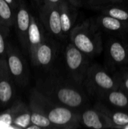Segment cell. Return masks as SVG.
Masks as SVG:
<instances>
[{"label": "cell", "mask_w": 128, "mask_h": 129, "mask_svg": "<svg viewBox=\"0 0 128 129\" xmlns=\"http://www.w3.org/2000/svg\"><path fill=\"white\" fill-rule=\"evenodd\" d=\"M80 87L72 79L69 81L59 76H51L38 89L53 101L78 111L88 102L87 95Z\"/></svg>", "instance_id": "cell-1"}, {"label": "cell", "mask_w": 128, "mask_h": 129, "mask_svg": "<svg viewBox=\"0 0 128 129\" xmlns=\"http://www.w3.org/2000/svg\"><path fill=\"white\" fill-rule=\"evenodd\" d=\"M31 94L39 102L48 118L56 128L75 129L81 125L78 111L53 101L38 88H33Z\"/></svg>", "instance_id": "cell-2"}, {"label": "cell", "mask_w": 128, "mask_h": 129, "mask_svg": "<svg viewBox=\"0 0 128 129\" xmlns=\"http://www.w3.org/2000/svg\"><path fill=\"white\" fill-rule=\"evenodd\" d=\"M70 42L88 57H94L103 50L102 34L96 31L90 21L78 24L69 33Z\"/></svg>", "instance_id": "cell-3"}, {"label": "cell", "mask_w": 128, "mask_h": 129, "mask_svg": "<svg viewBox=\"0 0 128 129\" xmlns=\"http://www.w3.org/2000/svg\"><path fill=\"white\" fill-rule=\"evenodd\" d=\"M84 84L90 94L98 95L99 98L109 91L119 88L117 79L97 64L90 66Z\"/></svg>", "instance_id": "cell-4"}, {"label": "cell", "mask_w": 128, "mask_h": 129, "mask_svg": "<svg viewBox=\"0 0 128 129\" xmlns=\"http://www.w3.org/2000/svg\"><path fill=\"white\" fill-rule=\"evenodd\" d=\"M64 56L71 79L81 86L84 83L90 67L88 56L71 42L66 47Z\"/></svg>", "instance_id": "cell-5"}, {"label": "cell", "mask_w": 128, "mask_h": 129, "mask_svg": "<svg viewBox=\"0 0 128 129\" xmlns=\"http://www.w3.org/2000/svg\"><path fill=\"white\" fill-rule=\"evenodd\" d=\"M6 61L13 79L20 86H24L28 82V73L24 59L12 45L8 48Z\"/></svg>", "instance_id": "cell-6"}, {"label": "cell", "mask_w": 128, "mask_h": 129, "mask_svg": "<svg viewBox=\"0 0 128 129\" xmlns=\"http://www.w3.org/2000/svg\"><path fill=\"white\" fill-rule=\"evenodd\" d=\"M40 19L46 29L52 36L62 38V29L59 5L43 3L40 8Z\"/></svg>", "instance_id": "cell-7"}, {"label": "cell", "mask_w": 128, "mask_h": 129, "mask_svg": "<svg viewBox=\"0 0 128 129\" xmlns=\"http://www.w3.org/2000/svg\"><path fill=\"white\" fill-rule=\"evenodd\" d=\"M15 89L13 78L10 73L6 59H2L0 67V103L5 106L14 98Z\"/></svg>", "instance_id": "cell-8"}, {"label": "cell", "mask_w": 128, "mask_h": 129, "mask_svg": "<svg viewBox=\"0 0 128 129\" xmlns=\"http://www.w3.org/2000/svg\"><path fill=\"white\" fill-rule=\"evenodd\" d=\"M31 14L24 3H20L17 6L15 17V26L19 40L26 50L28 49V31L31 21Z\"/></svg>", "instance_id": "cell-9"}, {"label": "cell", "mask_w": 128, "mask_h": 129, "mask_svg": "<svg viewBox=\"0 0 128 129\" xmlns=\"http://www.w3.org/2000/svg\"><path fill=\"white\" fill-rule=\"evenodd\" d=\"M46 39L44 28L41 23L33 15H31V21L28 31V49L27 51L30 56L32 63L34 61L36 51L38 46Z\"/></svg>", "instance_id": "cell-10"}, {"label": "cell", "mask_w": 128, "mask_h": 129, "mask_svg": "<svg viewBox=\"0 0 128 129\" xmlns=\"http://www.w3.org/2000/svg\"><path fill=\"white\" fill-rule=\"evenodd\" d=\"M9 109L12 115V123L14 129H26L32 123L29 105L20 101H17Z\"/></svg>", "instance_id": "cell-11"}, {"label": "cell", "mask_w": 128, "mask_h": 129, "mask_svg": "<svg viewBox=\"0 0 128 129\" xmlns=\"http://www.w3.org/2000/svg\"><path fill=\"white\" fill-rule=\"evenodd\" d=\"M80 116L81 125L85 127L97 129L111 128L109 123L103 113L94 107L85 109L80 113Z\"/></svg>", "instance_id": "cell-12"}, {"label": "cell", "mask_w": 128, "mask_h": 129, "mask_svg": "<svg viewBox=\"0 0 128 129\" xmlns=\"http://www.w3.org/2000/svg\"><path fill=\"white\" fill-rule=\"evenodd\" d=\"M56 54V48L54 44L48 39L45 41L38 46L34 61L32 63L35 66L39 67H48L53 62Z\"/></svg>", "instance_id": "cell-13"}, {"label": "cell", "mask_w": 128, "mask_h": 129, "mask_svg": "<svg viewBox=\"0 0 128 129\" xmlns=\"http://www.w3.org/2000/svg\"><path fill=\"white\" fill-rule=\"evenodd\" d=\"M29 107L31 112V122L32 124L38 125L41 128H56L48 118L39 102L32 94H30L29 97Z\"/></svg>", "instance_id": "cell-14"}, {"label": "cell", "mask_w": 128, "mask_h": 129, "mask_svg": "<svg viewBox=\"0 0 128 129\" xmlns=\"http://www.w3.org/2000/svg\"><path fill=\"white\" fill-rule=\"evenodd\" d=\"M107 53L115 64L121 65L128 62V45L120 40H110L107 45Z\"/></svg>", "instance_id": "cell-15"}, {"label": "cell", "mask_w": 128, "mask_h": 129, "mask_svg": "<svg viewBox=\"0 0 128 129\" xmlns=\"http://www.w3.org/2000/svg\"><path fill=\"white\" fill-rule=\"evenodd\" d=\"M72 7L74 6H72L67 0H65L59 5L63 37L69 36V33L75 26L74 24L76 14L74 12Z\"/></svg>", "instance_id": "cell-16"}, {"label": "cell", "mask_w": 128, "mask_h": 129, "mask_svg": "<svg viewBox=\"0 0 128 129\" xmlns=\"http://www.w3.org/2000/svg\"><path fill=\"white\" fill-rule=\"evenodd\" d=\"M94 107L103 113L109 123L111 128L120 129L121 126L128 123V113H127L112 111L101 102L97 103Z\"/></svg>", "instance_id": "cell-17"}, {"label": "cell", "mask_w": 128, "mask_h": 129, "mask_svg": "<svg viewBox=\"0 0 128 129\" xmlns=\"http://www.w3.org/2000/svg\"><path fill=\"white\" fill-rule=\"evenodd\" d=\"M112 106L120 109H128V94L118 88L109 91L100 97Z\"/></svg>", "instance_id": "cell-18"}, {"label": "cell", "mask_w": 128, "mask_h": 129, "mask_svg": "<svg viewBox=\"0 0 128 129\" xmlns=\"http://www.w3.org/2000/svg\"><path fill=\"white\" fill-rule=\"evenodd\" d=\"M99 25L109 32H123L128 29V22L122 21L113 17L103 14L97 19Z\"/></svg>", "instance_id": "cell-19"}, {"label": "cell", "mask_w": 128, "mask_h": 129, "mask_svg": "<svg viewBox=\"0 0 128 129\" xmlns=\"http://www.w3.org/2000/svg\"><path fill=\"white\" fill-rule=\"evenodd\" d=\"M5 0H0V23L8 27L15 24L16 12Z\"/></svg>", "instance_id": "cell-20"}, {"label": "cell", "mask_w": 128, "mask_h": 129, "mask_svg": "<svg viewBox=\"0 0 128 129\" xmlns=\"http://www.w3.org/2000/svg\"><path fill=\"white\" fill-rule=\"evenodd\" d=\"M103 14H106L122 21L128 22V10L120 6H109L103 9Z\"/></svg>", "instance_id": "cell-21"}, {"label": "cell", "mask_w": 128, "mask_h": 129, "mask_svg": "<svg viewBox=\"0 0 128 129\" xmlns=\"http://www.w3.org/2000/svg\"><path fill=\"white\" fill-rule=\"evenodd\" d=\"M9 28L0 23V58L6 59L8 48L9 44L8 43V36L9 33Z\"/></svg>", "instance_id": "cell-22"}, {"label": "cell", "mask_w": 128, "mask_h": 129, "mask_svg": "<svg viewBox=\"0 0 128 129\" xmlns=\"http://www.w3.org/2000/svg\"><path fill=\"white\" fill-rule=\"evenodd\" d=\"M14 129L12 123V115L10 109L0 113V129Z\"/></svg>", "instance_id": "cell-23"}, {"label": "cell", "mask_w": 128, "mask_h": 129, "mask_svg": "<svg viewBox=\"0 0 128 129\" xmlns=\"http://www.w3.org/2000/svg\"><path fill=\"white\" fill-rule=\"evenodd\" d=\"M119 84V88L128 94V73H125L116 78Z\"/></svg>", "instance_id": "cell-24"}, {"label": "cell", "mask_w": 128, "mask_h": 129, "mask_svg": "<svg viewBox=\"0 0 128 129\" xmlns=\"http://www.w3.org/2000/svg\"><path fill=\"white\" fill-rule=\"evenodd\" d=\"M65 0H42L43 3L45 4H49L54 5H60Z\"/></svg>", "instance_id": "cell-25"}, {"label": "cell", "mask_w": 128, "mask_h": 129, "mask_svg": "<svg viewBox=\"0 0 128 129\" xmlns=\"http://www.w3.org/2000/svg\"><path fill=\"white\" fill-rule=\"evenodd\" d=\"M75 8H79L82 5L81 0H67Z\"/></svg>", "instance_id": "cell-26"}, {"label": "cell", "mask_w": 128, "mask_h": 129, "mask_svg": "<svg viewBox=\"0 0 128 129\" xmlns=\"http://www.w3.org/2000/svg\"><path fill=\"white\" fill-rule=\"evenodd\" d=\"M5 1L7 2L13 8V9L16 10V9L17 8V6H18L19 4H17V0H5Z\"/></svg>", "instance_id": "cell-27"}, {"label": "cell", "mask_w": 128, "mask_h": 129, "mask_svg": "<svg viewBox=\"0 0 128 129\" xmlns=\"http://www.w3.org/2000/svg\"><path fill=\"white\" fill-rule=\"evenodd\" d=\"M26 129H42L41 127H39L38 125H35V124H32V123H31L28 127H27V128Z\"/></svg>", "instance_id": "cell-28"}, {"label": "cell", "mask_w": 128, "mask_h": 129, "mask_svg": "<svg viewBox=\"0 0 128 129\" xmlns=\"http://www.w3.org/2000/svg\"><path fill=\"white\" fill-rule=\"evenodd\" d=\"M101 1H106V2H121L122 0H101Z\"/></svg>", "instance_id": "cell-29"}, {"label": "cell", "mask_w": 128, "mask_h": 129, "mask_svg": "<svg viewBox=\"0 0 128 129\" xmlns=\"http://www.w3.org/2000/svg\"><path fill=\"white\" fill-rule=\"evenodd\" d=\"M120 129H128V123L127 124H126V125H123V126H121Z\"/></svg>", "instance_id": "cell-30"}, {"label": "cell", "mask_w": 128, "mask_h": 129, "mask_svg": "<svg viewBox=\"0 0 128 129\" xmlns=\"http://www.w3.org/2000/svg\"><path fill=\"white\" fill-rule=\"evenodd\" d=\"M37 3H40L41 2H42V0H35Z\"/></svg>", "instance_id": "cell-31"}, {"label": "cell", "mask_w": 128, "mask_h": 129, "mask_svg": "<svg viewBox=\"0 0 128 129\" xmlns=\"http://www.w3.org/2000/svg\"><path fill=\"white\" fill-rule=\"evenodd\" d=\"M1 62H2V58H0V67H1Z\"/></svg>", "instance_id": "cell-32"}]
</instances>
